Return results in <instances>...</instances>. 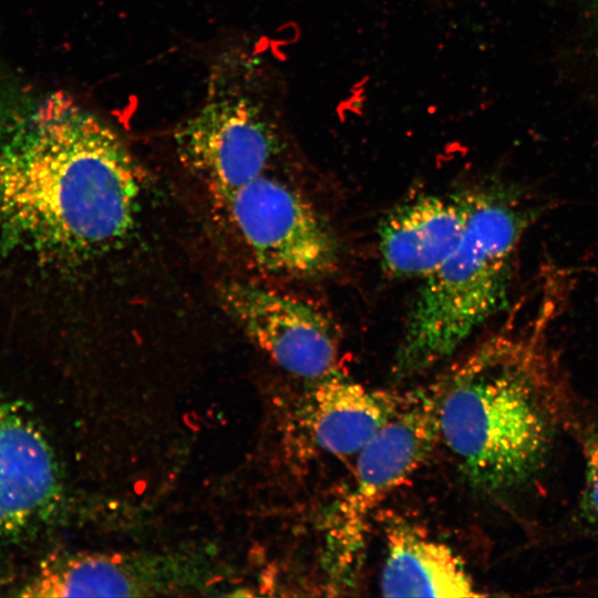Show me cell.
Listing matches in <instances>:
<instances>
[{
    "label": "cell",
    "instance_id": "6da1fadb",
    "mask_svg": "<svg viewBox=\"0 0 598 598\" xmlns=\"http://www.w3.org/2000/svg\"><path fill=\"white\" fill-rule=\"evenodd\" d=\"M137 166L117 134L54 93L0 111V244L78 261L132 229Z\"/></svg>",
    "mask_w": 598,
    "mask_h": 598
},
{
    "label": "cell",
    "instance_id": "7a4b0ae2",
    "mask_svg": "<svg viewBox=\"0 0 598 598\" xmlns=\"http://www.w3.org/2000/svg\"><path fill=\"white\" fill-rule=\"evenodd\" d=\"M547 315L526 332L487 339L441 375L440 439L485 493L527 483L551 448L560 391L544 338Z\"/></svg>",
    "mask_w": 598,
    "mask_h": 598
},
{
    "label": "cell",
    "instance_id": "3957f363",
    "mask_svg": "<svg viewBox=\"0 0 598 598\" xmlns=\"http://www.w3.org/2000/svg\"><path fill=\"white\" fill-rule=\"evenodd\" d=\"M533 216L526 199L509 187L473 190L461 240L422 279L408 313L395 377L420 374L450 358L507 305L517 250Z\"/></svg>",
    "mask_w": 598,
    "mask_h": 598
},
{
    "label": "cell",
    "instance_id": "277c9868",
    "mask_svg": "<svg viewBox=\"0 0 598 598\" xmlns=\"http://www.w3.org/2000/svg\"><path fill=\"white\" fill-rule=\"evenodd\" d=\"M441 379L405 393L392 417L357 454L346 491L323 522L324 568L338 584L355 576L377 509L425 463L440 439Z\"/></svg>",
    "mask_w": 598,
    "mask_h": 598
},
{
    "label": "cell",
    "instance_id": "5b68a950",
    "mask_svg": "<svg viewBox=\"0 0 598 598\" xmlns=\"http://www.w3.org/2000/svg\"><path fill=\"white\" fill-rule=\"evenodd\" d=\"M228 214L256 264L288 278L318 279L340 264L338 237L297 189L266 173L224 198Z\"/></svg>",
    "mask_w": 598,
    "mask_h": 598
},
{
    "label": "cell",
    "instance_id": "8992f818",
    "mask_svg": "<svg viewBox=\"0 0 598 598\" xmlns=\"http://www.w3.org/2000/svg\"><path fill=\"white\" fill-rule=\"evenodd\" d=\"M219 297L250 340L286 372L311 382L340 370L338 333L313 305L248 281L226 282Z\"/></svg>",
    "mask_w": 598,
    "mask_h": 598
},
{
    "label": "cell",
    "instance_id": "52a82bcc",
    "mask_svg": "<svg viewBox=\"0 0 598 598\" xmlns=\"http://www.w3.org/2000/svg\"><path fill=\"white\" fill-rule=\"evenodd\" d=\"M182 162L221 199L266 173L277 151L274 130L246 96L206 103L175 133Z\"/></svg>",
    "mask_w": 598,
    "mask_h": 598
},
{
    "label": "cell",
    "instance_id": "ba28073f",
    "mask_svg": "<svg viewBox=\"0 0 598 598\" xmlns=\"http://www.w3.org/2000/svg\"><path fill=\"white\" fill-rule=\"evenodd\" d=\"M473 190L420 195L393 207L378 227L384 271L403 279L431 275L461 240L471 214Z\"/></svg>",
    "mask_w": 598,
    "mask_h": 598
},
{
    "label": "cell",
    "instance_id": "9c48e42d",
    "mask_svg": "<svg viewBox=\"0 0 598 598\" xmlns=\"http://www.w3.org/2000/svg\"><path fill=\"white\" fill-rule=\"evenodd\" d=\"M186 563L97 554L59 557L19 589L22 597L145 596L192 586Z\"/></svg>",
    "mask_w": 598,
    "mask_h": 598
},
{
    "label": "cell",
    "instance_id": "30bf717a",
    "mask_svg": "<svg viewBox=\"0 0 598 598\" xmlns=\"http://www.w3.org/2000/svg\"><path fill=\"white\" fill-rule=\"evenodd\" d=\"M60 494L53 452L41 430L0 400V535L30 527Z\"/></svg>",
    "mask_w": 598,
    "mask_h": 598
},
{
    "label": "cell",
    "instance_id": "8fae6325",
    "mask_svg": "<svg viewBox=\"0 0 598 598\" xmlns=\"http://www.w3.org/2000/svg\"><path fill=\"white\" fill-rule=\"evenodd\" d=\"M311 383L303 408L307 432L320 451L339 457L357 455L406 393L372 389L340 370Z\"/></svg>",
    "mask_w": 598,
    "mask_h": 598
},
{
    "label": "cell",
    "instance_id": "7c38bea8",
    "mask_svg": "<svg viewBox=\"0 0 598 598\" xmlns=\"http://www.w3.org/2000/svg\"><path fill=\"white\" fill-rule=\"evenodd\" d=\"M385 556L379 587L385 597H480L462 559L415 525L392 518L384 525Z\"/></svg>",
    "mask_w": 598,
    "mask_h": 598
},
{
    "label": "cell",
    "instance_id": "4fadbf2b",
    "mask_svg": "<svg viewBox=\"0 0 598 598\" xmlns=\"http://www.w3.org/2000/svg\"><path fill=\"white\" fill-rule=\"evenodd\" d=\"M585 493L584 501L589 516L598 524V433H592L584 444Z\"/></svg>",
    "mask_w": 598,
    "mask_h": 598
},
{
    "label": "cell",
    "instance_id": "5bb4252c",
    "mask_svg": "<svg viewBox=\"0 0 598 598\" xmlns=\"http://www.w3.org/2000/svg\"><path fill=\"white\" fill-rule=\"evenodd\" d=\"M592 1H594V4H595L596 12L598 14V0H592Z\"/></svg>",
    "mask_w": 598,
    "mask_h": 598
}]
</instances>
